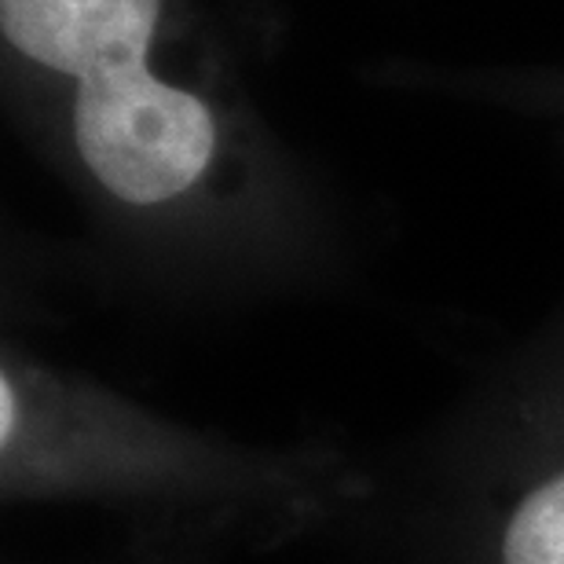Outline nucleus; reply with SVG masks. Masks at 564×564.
<instances>
[{"label":"nucleus","instance_id":"1","mask_svg":"<svg viewBox=\"0 0 564 564\" xmlns=\"http://www.w3.org/2000/svg\"><path fill=\"white\" fill-rule=\"evenodd\" d=\"M74 140L110 195L154 206L187 191L209 165L217 129L191 93L129 66L82 82Z\"/></svg>","mask_w":564,"mask_h":564},{"label":"nucleus","instance_id":"2","mask_svg":"<svg viewBox=\"0 0 564 564\" xmlns=\"http://www.w3.org/2000/svg\"><path fill=\"white\" fill-rule=\"evenodd\" d=\"M162 0H0L4 37L77 82L147 66Z\"/></svg>","mask_w":564,"mask_h":564},{"label":"nucleus","instance_id":"3","mask_svg":"<svg viewBox=\"0 0 564 564\" xmlns=\"http://www.w3.org/2000/svg\"><path fill=\"white\" fill-rule=\"evenodd\" d=\"M502 564H564V473L528 495L513 513Z\"/></svg>","mask_w":564,"mask_h":564},{"label":"nucleus","instance_id":"4","mask_svg":"<svg viewBox=\"0 0 564 564\" xmlns=\"http://www.w3.org/2000/svg\"><path fill=\"white\" fill-rule=\"evenodd\" d=\"M0 397H4V436L11 433V389H8V381H4V392H0Z\"/></svg>","mask_w":564,"mask_h":564}]
</instances>
